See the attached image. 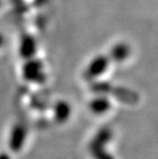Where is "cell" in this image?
I'll list each match as a JSON object with an SVG mask.
<instances>
[{
  "mask_svg": "<svg viewBox=\"0 0 158 159\" xmlns=\"http://www.w3.org/2000/svg\"><path fill=\"white\" fill-rule=\"evenodd\" d=\"M21 75L23 79L31 84H44L47 80L45 65L35 55L23 60L21 67Z\"/></svg>",
  "mask_w": 158,
  "mask_h": 159,
  "instance_id": "cell-1",
  "label": "cell"
},
{
  "mask_svg": "<svg viewBox=\"0 0 158 159\" xmlns=\"http://www.w3.org/2000/svg\"><path fill=\"white\" fill-rule=\"evenodd\" d=\"M88 107L94 115H103L111 109V102L106 95H97L91 99Z\"/></svg>",
  "mask_w": 158,
  "mask_h": 159,
  "instance_id": "cell-8",
  "label": "cell"
},
{
  "mask_svg": "<svg viewBox=\"0 0 158 159\" xmlns=\"http://www.w3.org/2000/svg\"><path fill=\"white\" fill-rule=\"evenodd\" d=\"M0 159H11L10 156L6 153H1L0 154Z\"/></svg>",
  "mask_w": 158,
  "mask_h": 159,
  "instance_id": "cell-10",
  "label": "cell"
},
{
  "mask_svg": "<svg viewBox=\"0 0 158 159\" xmlns=\"http://www.w3.org/2000/svg\"><path fill=\"white\" fill-rule=\"evenodd\" d=\"M37 50L38 48L36 39L28 33L22 34L18 44V52L22 60L37 55Z\"/></svg>",
  "mask_w": 158,
  "mask_h": 159,
  "instance_id": "cell-5",
  "label": "cell"
},
{
  "mask_svg": "<svg viewBox=\"0 0 158 159\" xmlns=\"http://www.w3.org/2000/svg\"><path fill=\"white\" fill-rule=\"evenodd\" d=\"M5 36L2 33H0V49L3 48V46L5 45Z\"/></svg>",
  "mask_w": 158,
  "mask_h": 159,
  "instance_id": "cell-9",
  "label": "cell"
},
{
  "mask_svg": "<svg viewBox=\"0 0 158 159\" xmlns=\"http://www.w3.org/2000/svg\"><path fill=\"white\" fill-rule=\"evenodd\" d=\"M28 132L26 127L22 123H16L14 124L9 134L8 138V145L11 152H18L23 148L27 141Z\"/></svg>",
  "mask_w": 158,
  "mask_h": 159,
  "instance_id": "cell-4",
  "label": "cell"
},
{
  "mask_svg": "<svg viewBox=\"0 0 158 159\" xmlns=\"http://www.w3.org/2000/svg\"><path fill=\"white\" fill-rule=\"evenodd\" d=\"M112 137L111 129L103 128L99 129L89 143V152L93 159H114V157L108 152L107 145Z\"/></svg>",
  "mask_w": 158,
  "mask_h": 159,
  "instance_id": "cell-2",
  "label": "cell"
},
{
  "mask_svg": "<svg viewBox=\"0 0 158 159\" xmlns=\"http://www.w3.org/2000/svg\"><path fill=\"white\" fill-rule=\"evenodd\" d=\"M111 64V61L108 53L96 55L86 66L83 76L87 80H94L104 75Z\"/></svg>",
  "mask_w": 158,
  "mask_h": 159,
  "instance_id": "cell-3",
  "label": "cell"
},
{
  "mask_svg": "<svg viewBox=\"0 0 158 159\" xmlns=\"http://www.w3.org/2000/svg\"><path fill=\"white\" fill-rule=\"evenodd\" d=\"M132 53V49L125 42H119L113 45L108 52L111 63H122L126 61Z\"/></svg>",
  "mask_w": 158,
  "mask_h": 159,
  "instance_id": "cell-7",
  "label": "cell"
},
{
  "mask_svg": "<svg viewBox=\"0 0 158 159\" xmlns=\"http://www.w3.org/2000/svg\"><path fill=\"white\" fill-rule=\"evenodd\" d=\"M53 118L57 124L67 123L73 114V108L67 100H57L52 107Z\"/></svg>",
  "mask_w": 158,
  "mask_h": 159,
  "instance_id": "cell-6",
  "label": "cell"
},
{
  "mask_svg": "<svg viewBox=\"0 0 158 159\" xmlns=\"http://www.w3.org/2000/svg\"><path fill=\"white\" fill-rule=\"evenodd\" d=\"M1 4H2V1H1V0H0V7H1Z\"/></svg>",
  "mask_w": 158,
  "mask_h": 159,
  "instance_id": "cell-11",
  "label": "cell"
}]
</instances>
